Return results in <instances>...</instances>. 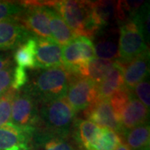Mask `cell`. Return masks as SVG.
Wrapping results in <instances>:
<instances>
[{"label":"cell","instance_id":"cell-1","mask_svg":"<svg viewBox=\"0 0 150 150\" xmlns=\"http://www.w3.org/2000/svg\"><path fill=\"white\" fill-rule=\"evenodd\" d=\"M74 79V74L61 65L36 71L28 79L24 88L40 105L64 98Z\"/></svg>","mask_w":150,"mask_h":150},{"label":"cell","instance_id":"cell-2","mask_svg":"<svg viewBox=\"0 0 150 150\" xmlns=\"http://www.w3.org/2000/svg\"><path fill=\"white\" fill-rule=\"evenodd\" d=\"M53 7L75 35L91 38L100 28L93 2L64 0L54 2Z\"/></svg>","mask_w":150,"mask_h":150},{"label":"cell","instance_id":"cell-3","mask_svg":"<svg viewBox=\"0 0 150 150\" xmlns=\"http://www.w3.org/2000/svg\"><path fill=\"white\" fill-rule=\"evenodd\" d=\"M75 113L66 98L39 105L35 131L43 134L69 136L75 123Z\"/></svg>","mask_w":150,"mask_h":150},{"label":"cell","instance_id":"cell-4","mask_svg":"<svg viewBox=\"0 0 150 150\" xmlns=\"http://www.w3.org/2000/svg\"><path fill=\"white\" fill-rule=\"evenodd\" d=\"M144 31L143 22L139 17L122 24L118 45V61L121 64L129 63L148 50Z\"/></svg>","mask_w":150,"mask_h":150},{"label":"cell","instance_id":"cell-5","mask_svg":"<svg viewBox=\"0 0 150 150\" xmlns=\"http://www.w3.org/2000/svg\"><path fill=\"white\" fill-rule=\"evenodd\" d=\"M38 108L39 104L25 88L17 92L12 102L10 123L20 129H35Z\"/></svg>","mask_w":150,"mask_h":150},{"label":"cell","instance_id":"cell-6","mask_svg":"<svg viewBox=\"0 0 150 150\" xmlns=\"http://www.w3.org/2000/svg\"><path fill=\"white\" fill-rule=\"evenodd\" d=\"M93 58H95L93 44L87 37L78 36L62 48L63 65L73 74Z\"/></svg>","mask_w":150,"mask_h":150},{"label":"cell","instance_id":"cell-7","mask_svg":"<svg viewBox=\"0 0 150 150\" xmlns=\"http://www.w3.org/2000/svg\"><path fill=\"white\" fill-rule=\"evenodd\" d=\"M65 98L75 112L86 110L98 100L97 85L88 79L76 77Z\"/></svg>","mask_w":150,"mask_h":150},{"label":"cell","instance_id":"cell-8","mask_svg":"<svg viewBox=\"0 0 150 150\" xmlns=\"http://www.w3.org/2000/svg\"><path fill=\"white\" fill-rule=\"evenodd\" d=\"M30 6L25 8L20 17L18 22L28 32L32 33L33 37L40 38L52 39L49 31V14L48 6H43L37 4H28Z\"/></svg>","mask_w":150,"mask_h":150},{"label":"cell","instance_id":"cell-9","mask_svg":"<svg viewBox=\"0 0 150 150\" xmlns=\"http://www.w3.org/2000/svg\"><path fill=\"white\" fill-rule=\"evenodd\" d=\"M34 130L7 123L0 128V150H34Z\"/></svg>","mask_w":150,"mask_h":150},{"label":"cell","instance_id":"cell-10","mask_svg":"<svg viewBox=\"0 0 150 150\" xmlns=\"http://www.w3.org/2000/svg\"><path fill=\"white\" fill-rule=\"evenodd\" d=\"M86 116L88 120L100 128H106L122 134L121 125L108 99L97 100L93 105L86 109Z\"/></svg>","mask_w":150,"mask_h":150},{"label":"cell","instance_id":"cell-11","mask_svg":"<svg viewBox=\"0 0 150 150\" xmlns=\"http://www.w3.org/2000/svg\"><path fill=\"white\" fill-rule=\"evenodd\" d=\"M119 122L122 134L126 131L147 123L149 109L132 93L119 113Z\"/></svg>","mask_w":150,"mask_h":150},{"label":"cell","instance_id":"cell-12","mask_svg":"<svg viewBox=\"0 0 150 150\" xmlns=\"http://www.w3.org/2000/svg\"><path fill=\"white\" fill-rule=\"evenodd\" d=\"M36 69H46L63 65L62 48L53 39L36 38Z\"/></svg>","mask_w":150,"mask_h":150},{"label":"cell","instance_id":"cell-13","mask_svg":"<svg viewBox=\"0 0 150 150\" xmlns=\"http://www.w3.org/2000/svg\"><path fill=\"white\" fill-rule=\"evenodd\" d=\"M31 36V33L17 19L0 22V50L16 48Z\"/></svg>","mask_w":150,"mask_h":150},{"label":"cell","instance_id":"cell-14","mask_svg":"<svg viewBox=\"0 0 150 150\" xmlns=\"http://www.w3.org/2000/svg\"><path fill=\"white\" fill-rule=\"evenodd\" d=\"M149 72V51L134 58L123 65V85L128 90L132 91L140 82L147 79Z\"/></svg>","mask_w":150,"mask_h":150},{"label":"cell","instance_id":"cell-15","mask_svg":"<svg viewBox=\"0 0 150 150\" xmlns=\"http://www.w3.org/2000/svg\"><path fill=\"white\" fill-rule=\"evenodd\" d=\"M123 88V64L117 60L101 83L97 86L98 100L109 99Z\"/></svg>","mask_w":150,"mask_h":150},{"label":"cell","instance_id":"cell-16","mask_svg":"<svg viewBox=\"0 0 150 150\" xmlns=\"http://www.w3.org/2000/svg\"><path fill=\"white\" fill-rule=\"evenodd\" d=\"M49 31L52 39L59 46H65L77 37L54 8L48 6Z\"/></svg>","mask_w":150,"mask_h":150},{"label":"cell","instance_id":"cell-17","mask_svg":"<svg viewBox=\"0 0 150 150\" xmlns=\"http://www.w3.org/2000/svg\"><path fill=\"white\" fill-rule=\"evenodd\" d=\"M114 62L112 60L93 58L77 70L75 75L79 76V78L88 79L98 86L112 69Z\"/></svg>","mask_w":150,"mask_h":150},{"label":"cell","instance_id":"cell-18","mask_svg":"<svg viewBox=\"0 0 150 150\" xmlns=\"http://www.w3.org/2000/svg\"><path fill=\"white\" fill-rule=\"evenodd\" d=\"M34 150H77L69 136H59L37 132L33 134Z\"/></svg>","mask_w":150,"mask_h":150},{"label":"cell","instance_id":"cell-19","mask_svg":"<svg viewBox=\"0 0 150 150\" xmlns=\"http://www.w3.org/2000/svg\"><path fill=\"white\" fill-rule=\"evenodd\" d=\"M74 125L76 127V139L79 144L86 150H92L101 132V128L88 119L78 120L75 122Z\"/></svg>","mask_w":150,"mask_h":150},{"label":"cell","instance_id":"cell-20","mask_svg":"<svg viewBox=\"0 0 150 150\" xmlns=\"http://www.w3.org/2000/svg\"><path fill=\"white\" fill-rule=\"evenodd\" d=\"M35 53L36 38L31 36L17 47L13 54V59L18 66L33 69H36Z\"/></svg>","mask_w":150,"mask_h":150},{"label":"cell","instance_id":"cell-21","mask_svg":"<svg viewBox=\"0 0 150 150\" xmlns=\"http://www.w3.org/2000/svg\"><path fill=\"white\" fill-rule=\"evenodd\" d=\"M123 135L127 146L131 150H149L150 129L149 123L128 130Z\"/></svg>","mask_w":150,"mask_h":150},{"label":"cell","instance_id":"cell-22","mask_svg":"<svg viewBox=\"0 0 150 150\" xmlns=\"http://www.w3.org/2000/svg\"><path fill=\"white\" fill-rule=\"evenodd\" d=\"M122 139L118 133L106 128H101V132L95 141L92 150H115Z\"/></svg>","mask_w":150,"mask_h":150},{"label":"cell","instance_id":"cell-23","mask_svg":"<svg viewBox=\"0 0 150 150\" xmlns=\"http://www.w3.org/2000/svg\"><path fill=\"white\" fill-rule=\"evenodd\" d=\"M94 48V54L98 59L112 60L119 59L118 46L113 40L110 38H103L98 41Z\"/></svg>","mask_w":150,"mask_h":150},{"label":"cell","instance_id":"cell-24","mask_svg":"<svg viewBox=\"0 0 150 150\" xmlns=\"http://www.w3.org/2000/svg\"><path fill=\"white\" fill-rule=\"evenodd\" d=\"M23 4H18L14 2L0 1V22L17 19L20 17L25 8Z\"/></svg>","mask_w":150,"mask_h":150},{"label":"cell","instance_id":"cell-25","mask_svg":"<svg viewBox=\"0 0 150 150\" xmlns=\"http://www.w3.org/2000/svg\"><path fill=\"white\" fill-rule=\"evenodd\" d=\"M16 91L10 88L6 93L0 97V128L10 123L11 107Z\"/></svg>","mask_w":150,"mask_h":150},{"label":"cell","instance_id":"cell-26","mask_svg":"<svg viewBox=\"0 0 150 150\" xmlns=\"http://www.w3.org/2000/svg\"><path fill=\"white\" fill-rule=\"evenodd\" d=\"M134 94L137 98L148 109L150 106V84L149 80L145 79L134 87Z\"/></svg>","mask_w":150,"mask_h":150},{"label":"cell","instance_id":"cell-27","mask_svg":"<svg viewBox=\"0 0 150 150\" xmlns=\"http://www.w3.org/2000/svg\"><path fill=\"white\" fill-rule=\"evenodd\" d=\"M28 75L23 68L17 66L14 68L13 73V79L11 88L14 91L18 92L28 83Z\"/></svg>","mask_w":150,"mask_h":150},{"label":"cell","instance_id":"cell-28","mask_svg":"<svg viewBox=\"0 0 150 150\" xmlns=\"http://www.w3.org/2000/svg\"><path fill=\"white\" fill-rule=\"evenodd\" d=\"M13 69V66H11L0 71V97L11 88Z\"/></svg>","mask_w":150,"mask_h":150},{"label":"cell","instance_id":"cell-29","mask_svg":"<svg viewBox=\"0 0 150 150\" xmlns=\"http://www.w3.org/2000/svg\"><path fill=\"white\" fill-rule=\"evenodd\" d=\"M13 66V62L9 54L0 53V71Z\"/></svg>","mask_w":150,"mask_h":150},{"label":"cell","instance_id":"cell-30","mask_svg":"<svg viewBox=\"0 0 150 150\" xmlns=\"http://www.w3.org/2000/svg\"><path fill=\"white\" fill-rule=\"evenodd\" d=\"M115 150H131V149H130L129 147L127 146V144H125L124 143L121 142V144L118 145Z\"/></svg>","mask_w":150,"mask_h":150}]
</instances>
